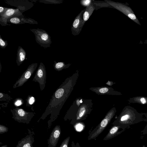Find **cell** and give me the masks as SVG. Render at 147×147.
I'll return each instance as SVG.
<instances>
[{"label":"cell","mask_w":147,"mask_h":147,"mask_svg":"<svg viewBox=\"0 0 147 147\" xmlns=\"http://www.w3.org/2000/svg\"><path fill=\"white\" fill-rule=\"evenodd\" d=\"M69 82L66 79L53 93L45 111L38 121V122L40 119L44 120L50 115V119L48 121L49 129L58 117L61 109L68 97L70 89Z\"/></svg>","instance_id":"obj_1"},{"label":"cell","mask_w":147,"mask_h":147,"mask_svg":"<svg viewBox=\"0 0 147 147\" xmlns=\"http://www.w3.org/2000/svg\"><path fill=\"white\" fill-rule=\"evenodd\" d=\"M104 1L127 16L134 22L139 25L140 22L132 9L127 5L110 0H105Z\"/></svg>","instance_id":"obj_2"},{"label":"cell","mask_w":147,"mask_h":147,"mask_svg":"<svg viewBox=\"0 0 147 147\" xmlns=\"http://www.w3.org/2000/svg\"><path fill=\"white\" fill-rule=\"evenodd\" d=\"M113 109L110 110L99 124L90 132L88 137V140L95 139L105 129L114 116Z\"/></svg>","instance_id":"obj_3"},{"label":"cell","mask_w":147,"mask_h":147,"mask_svg":"<svg viewBox=\"0 0 147 147\" xmlns=\"http://www.w3.org/2000/svg\"><path fill=\"white\" fill-rule=\"evenodd\" d=\"M30 30L34 34L36 42L40 46L45 49L51 47L52 43L51 37L46 31L38 28Z\"/></svg>","instance_id":"obj_4"},{"label":"cell","mask_w":147,"mask_h":147,"mask_svg":"<svg viewBox=\"0 0 147 147\" xmlns=\"http://www.w3.org/2000/svg\"><path fill=\"white\" fill-rule=\"evenodd\" d=\"M10 110L13 115L12 118L19 123L29 124L35 115L34 113L26 111L18 107H16L13 109H11Z\"/></svg>","instance_id":"obj_5"},{"label":"cell","mask_w":147,"mask_h":147,"mask_svg":"<svg viewBox=\"0 0 147 147\" xmlns=\"http://www.w3.org/2000/svg\"><path fill=\"white\" fill-rule=\"evenodd\" d=\"M46 78L47 72L45 66L41 62L32 80L33 81L38 83L41 91H42L45 87Z\"/></svg>","instance_id":"obj_6"},{"label":"cell","mask_w":147,"mask_h":147,"mask_svg":"<svg viewBox=\"0 0 147 147\" xmlns=\"http://www.w3.org/2000/svg\"><path fill=\"white\" fill-rule=\"evenodd\" d=\"M38 65L37 63H33L30 65L26 71L16 82L13 86V88L22 86L30 78L36 70Z\"/></svg>","instance_id":"obj_7"},{"label":"cell","mask_w":147,"mask_h":147,"mask_svg":"<svg viewBox=\"0 0 147 147\" xmlns=\"http://www.w3.org/2000/svg\"><path fill=\"white\" fill-rule=\"evenodd\" d=\"M22 14V13L19 9L7 8L5 13L0 16V24L3 26H10L11 24L7 23L8 19L13 17L19 16Z\"/></svg>","instance_id":"obj_8"},{"label":"cell","mask_w":147,"mask_h":147,"mask_svg":"<svg viewBox=\"0 0 147 147\" xmlns=\"http://www.w3.org/2000/svg\"><path fill=\"white\" fill-rule=\"evenodd\" d=\"M85 9L82 10L75 18L72 24L71 31L72 35H78L81 31L84 23L83 20V15Z\"/></svg>","instance_id":"obj_9"},{"label":"cell","mask_w":147,"mask_h":147,"mask_svg":"<svg viewBox=\"0 0 147 147\" xmlns=\"http://www.w3.org/2000/svg\"><path fill=\"white\" fill-rule=\"evenodd\" d=\"M5 2L9 5L16 7L22 13L29 9L33 6L32 3L27 0H7Z\"/></svg>","instance_id":"obj_10"},{"label":"cell","mask_w":147,"mask_h":147,"mask_svg":"<svg viewBox=\"0 0 147 147\" xmlns=\"http://www.w3.org/2000/svg\"><path fill=\"white\" fill-rule=\"evenodd\" d=\"M61 133L60 125H57L53 129L48 140V147H56Z\"/></svg>","instance_id":"obj_11"},{"label":"cell","mask_w":147,"mask_h":147,"mask_svg":"<svg viewBox=\"0 0 147 147\" xmlns=\"http://www.w3.org/2000/svg\"><path fill=\"white\" fill-rule=\"evenodd\" d=\"M32 133L30 131L28 134L18 142L16 147H33L34 138Z\"/></svg>","instance_id":"obj_12"},{"label":"cell","mask_w":147,"mask_h":147,"mask_svg":"<svg viewBox=\"0 0 147 147\" xmlns=\"http://www.w3.org/2000/svg\"><path fill=\"white\" fill-rule=\"evenodd\" d=\"M120 126L113 125L103 139V140H110L117 136L125 131Z\"/></svg>","instance_id":"obj_13"},{"label":"cell","mask_w":147,"mask_h":147,"mask_svg":"<svg viewBox=\"0 0 147 147\" xmlns=\"http://www.w3.org/2000/svg\"><path fill=\"white\" fill-rule=\"evenodd\" d=\"M26 53L24 49L20 46H19L18 49L16 63L18 66L21 64L25 60Z\"/></svg>","instance_id":"obj_14"},{"label":"cell","mask_w":147,"mask_h":147,"mask_svg":"<svg viewBox=\"0 0 147 147\" xmlns=\"http://www.w3.org/2000/svg\"><path fill=\"white\" fill-rule=\"evenodd\" d=\"M95 9V8L92 3L86 8L83 15V20L84 24L89 19Z\"/></svg>","instance_id":"obj_15"},{"label":"cell","mask_w":147,"mask_h":147,"mask_svg":"<svg viewBox=\"0 0 147 147\" xmlns=\"http://www.w3.org/2000/svg\"><path fill=\"white\" fill-rule=\"evenodd\" d=\"M92 3L95 9L97 10L103 7H110L113 8L105 1H96L92 0Z\"/></svg>","instance_id":"obj_16"},{"label":"cell","mask_w":147,"mask_h":147,"mask_svg":"<svg viewBox=\"0 0 147 147\" xmlns=\"http://www.w3.org/2000/svg\"><path fill=\"white\" fill-rule=\"evenodd\" d=\"M111 88L109 87H102L91 88L90 89L92 91L98 94H110Z\"/></svg>","instance_id":"obj_17"},{"label":"cell","mask_w":147,"mask_h":147,"mask_svg":"<svg viewBox=\"0 0 147 147\" xmlns=\"http://www.w3.org/2000/svg\"><path fill=\"white\" fill-rule=\"evenodd\" d=\"M53 65L55 70L59 71L63 69L67 68L71 65V64L69 63L65 64L63 62H57L55 61H54V63Z\"/></svg>","instance_id":"obj_18"},{"label":"cell","mask_w":147,"mask_h":147,"mask_svg":"<svg viewBox=\"0 0 147 147\" xmlns=\"http://www.w3.org/2000/svg\"><path fill=\"white\" fill-rule=\"evenodd\" d=\"M39 1L45 3L56 4L62 3L63 1L62 0H43Z\"/></svg>","instance_id":"obj_19"},{"label":"cell","mask_w":147,"mask_h":147,"mask_svg":"<svg viewBox=\"0 0 147 147\" xmlns=\"http://www.w3.org/2000/svg\"><path fill=\"white\" fill-rule=\"evenodd\" d=\"M26 105L29 106V105H32L35 102V98L32 96H29L26 99Z\"/></svg>","instance_id":"obj_20"},{"label":"cell","mask_w":147,"mask_h":147,"mask_svg":"<svg viewBox=\"0 0 147 147\" xmlns=\"http://www.w3.org/2000/svg\"><path fill=\"white\" fill-rule=\"evenodd\" d=\"M11 98L7 94H4L3 93H0V101H7L10 100V98Z\"/></svg>","instance_id":"obj_21"},{"label":"cell","mask_w":147,"mask_h":147,"mask_svg":"<svg viewBox=\"0 0 147 147\" xmlns=\"http://www.w3.org/2000/svg\"><path fill=\"white\" fill-rule=\"evenodd\" d=\"M92 1V0H82L80 3L82 6L86 7L91 4Z\"/></svg>","instance_id":"obj_22"},{"label":"cell","mask_w":147,"mask_h":147,"mask_svg":"<svg viewBox=\"0 0 147 147\" xmlns=\"http://www.w3.org/2000/svg\"><path fill=\"white\" fill-rule=\"evenodd\" d=\"M70 139V136L66 138L62 142L59 147H68Z\"/></svg>","instance_id":"obj_23"},{"label":"cell","mask_w":147,"mask_h":147,"mask_svg":"<svg viewBox=\"0 0 147 147\" xmlns=\"http://www.w3.org/2000/svg\"><path fill=\"white\" fill-rule=\"evenodd\" d=\"M8 43L7 40H4L0 35V46L2 49H5L7 46Z\"/></svg>","instance_id":"obj_24"},{"label":"cell","mask_w":147,"mask_h":147,"mask_svg":"<svg viewBox=\"0 0 147 147\" xmlns=\"http://www.w3.org/2000/svg\"><path fill=\"white\" fill-rule=\"evenodd\" d=\"M8 128L7 127L3 125H0V134H2L7 132L8 131Z\"/></svg>","instance_id":"obj_25"},{"label":"cell","mask_w":147,"mask_h":147,"mask_svg":"<svg viewBox=\"0 0 147 147\" xmlns=\"http://www.w3.org/2000/svg\"><path fill=\"white\" fill-rule=\"evenodd\" d=\"M23 100L21 98H17L15 100L14 104L17 106H20L23 103Z\"/></svg>","instance_id":"obj_26"},{"label":"cell","mask_w":147,"mask_h":147,"mask_svg":"<svg viewBox=\"0 0 147 147\" xmlns=\"http://www.w3.org/2000/svg\"><path fill=\"white\" fill-rule=\"evenodd\" d=\"M7 7H0V16L2 15L5 11Z\"/></svg>","instance_id":"obj_27"},{"label":"cell","mask_w":147,"mask_h":147,"mask_svg":"<svg viewBox=\"0 0 147 147\" xmlns=\"http://www.w3.org/2000/svg\"><path fill=\"white\" fill-rule=\"evenodd\" d=\"M71 147H81L78 142H77L76 144L74 141H72L71 143Z\"/></svg>","instance_id":"obj_28"},{"label":"cell","mask_w":147,"mask_h":147,"mask_svg":"<svg viewBox=\"0 0 147 147\" xmlns=\"http://www.w3.org/2000/svg\"><path fill=\"white\" fill-rule=\"evenodd\" d=\"M141 132L142 135L147 134V124L144 127L143 129L141 131Z\"/></svg>","instance_id":"obj_29"},{"label":"cell","mask_w":147,"mask_h":147,"mask_svg":"<svg viewBox=\"0 0 147 147\" xmlns=\"http://www.w3.org/2000/svg\"><path fill=\"white\" fill-rule=\"evenodd\" d=\"M140 101L142 103L144 104L146 102V100L144 98H142L140 99Z\"/></svg>","instance_id":"obj_30"},{"label":"cell","mask_w":147,"mask_h":147,"mask_svg":"<svg viewBox=\"0 0 147 147\" xmlns=\"http://www.w3.org/2000/svg\"><path fill=\"white\" fill-rule=\"evenodd\" d=\"M1 147H8L7 145H5L1 146Z\"/></svg>","instance_id":"obj_31"},{"label":"cell","mask_w":147,"mask_h":147,"mask_svg":"<svg viewBox=\"0 0 147 147\" xmlns=\"http://www.w3.org/2000/svg\"><path fill=\"white\" fill-rule=\"evenodd\" d=\"M142 147H145V146L144 145H143V146Z\"/></svg>","instance_id":"obj_32"}]
</instances>
